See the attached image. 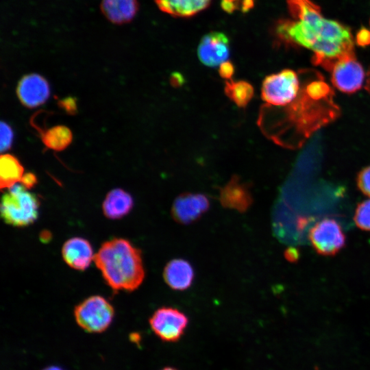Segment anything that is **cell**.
<instances>
[{"label":"cell","mask_w":370,"mask_h":370,"mask_svg":"<svg viewBox=\"0 0 370 370\" xmlns=\"http://www.w3.org/2000/svg\"><path fill=\"white\" fill-rule=\"evenodd\" d=\"M301 75L296 98L282 107L262 106L258 119L262 131L276 143L288 147L300 146L310 134L340 114L334 91L316 72Z\"/></svg>","instance_id":"1"},{"label":"cell","mask_w":370,"mask_h":370,"mask_svg":"<svg viewBox=\"0 0 370 370\" xmlns=\"http://www.w3.org/2000/svg\"><path fill=\"white\" fill-rule=\"evenodd\" d=\"M94 262L108 285L114 291H132L145 278L140 251L129 241L114 238L103 243Z\"/></svg>","instance_id":"2"},{"label":"cell","mask_w":370,"mask_h":370,"mask_svg":"<svg viewBox=\"0 0 370 370\" xmlns=\"http://www.w3.org/2000/svg\"><path fill=\"white\" fill-rule=\"evenodd\" d=\"M3 195L1 204V217L9 225L27 226L38 218L39 201L24 186L14 184Z\"/></svg>","instance_id":"3"},{"label":"cell","mask_w":370,"mask_h":370,"mask_svg":"<svg viewBox=\"0 0 370 370\" xmlns=\"http://www.w3.org/2000/svg\"><path fill=\"white\" fill-rule=\"evenodd\" d=\"M300 87V76L293 70L284 69L264 79L261 98L269 106H285L296 98Z\"/></svg>","instance_id":"4"},{"label":"cell","mask_w":370,"mask_h":370,"mask_svg":"<svg viewBox=\"0 0 370 370\" xmlns=\"http://www.w3.org/2000/svg\"><path fill=\"white\" fill-rule=\"evenodd\" d=\"M114 314L113 306L100 295L88 297L74 310V317L78 325L90 333L105 331L111 324Z\"/></svg>","instance_id":"5"},{"label":"cell","mask_w":370,"mask_h":370,"mask_svg":"<svg viewBox=\"0 0 370 370\" xmlns=\"http://www.w3.org/2000/svg\"><path fill=\"white\" fill-rule=\"evenodd\" d=\"M155 334L165 342H175L184 334L188 324L187 316L180 310L163 306L157 309L149 320Z\"/></svg>","instance_id":"6"},{"label":"cell","mask_w":370,"mask_h":370,"mask_svg":"<svg viewBox=\"0 0 370 370\" xmlns=\"http://www.w3.org/2000/svg\"><path fill=\"white\" fill-rule=\"evenodd\" d=\"M330 72L333 86L347 94H352L359 90L365 77V70L356 60L354 53L336 62Z\"/></svg>","instance_id":"7"},{"label":"cell","mask_w":370,"mask_h":370,"mask_svg":"<svg viewBox=\"0 0 370 370\" xmlns=\"http://www.w3.org/2000/svg\"><path fill=\"white\" fill-rule=\"evenodd\" d=\"M309 238L316 251L323 255L338 252L345 241L340 225L332 219H325L316 223L310 231Z\"/></svg>","instance_id":"8"},{"label":"cell","mask_w":370,"mask_h":370,"mask_svg":"<svg viewBox=\"0 0 370 370\" xmlns=\"http://www.w3.org/2000/svg\"><path fill=\"white\" fill-rule=\"evenodd\" d=\"M210 208V200L202 193H184L177 196L171 206L173 219L178 223L188 225L197 221Z\"/></svg>","instance_id":"9"},{"label":"cell","mask_w":370,"mask_h":370,"mask_svg":"<svg viewBox=\"0 0 370 370\" xmlns=\"http://www.w3.org/2000/svg\"><path fill=\"white\" fill-rule=\"evenodd\" d=\"M199 60L206 66L215 67L227 61L230 42L225 34L213 32L203 36L197 48Z\"/></svg>","instance_id":"10"},{"label":"cell","mask_w":370,"mask_h":370,"mask_svg":"<svg viewBox=\"0 0 370 370\" xmlns=\"http://www.w3.org/2000/svg\"><path fill=\"white\" fill-rule=\"evenodd\" d=\"M16 93L23 105L32 108L45 103L49 97L50 88L45 77L36 73H30L19 81Z\"/></svg>","instance_id":"11"},{"label":"cell","mask_w":370,"mask_h":370,"mask_svg":"<svg viewBox=\"0 0 370 370\" xmlns=\"http://www.w3.org/2000/svg\"><path fill=\"white\" fill-rule=\"evenodd\" d=\"M219 200L224 208L239 212H246L253 201L249 186L241 182L238 175H233L230 180L220 188Z\"/></svg>","instance_id":"12"},{"label":"cell","mask_w":370,"mask_h":370,"mask_svg":"<svg viewBox=\"0 0 370 370\" xmlns=\"http://www.w3.org/2000/svg\"><path fill=\"white\" fill-rule=\"evenodd\" d=\"M95 255L90 243L81 237H73L67 240L62 248L64 262L76 270L87 269L94 260Z\"/></svg>","instance_id":"13"},{"label":"cell","mask_w":370,"mask_h":370,"mask_svg":"<svg viewBox=\"0 0 370 370\" xmlns=\"http://www.w3.org/2000/svg\"><path fill=\"white\" fill-rule=\"evenodd\" d=\"M165 283L173 290L185 291L193 284L195 271L186 260L175 258L165 265L163 271Z\"/></svg>","instance_id":"14"},{"label":"cell","mask_w":370,"mask_h":370,"mask_svg":"<svg viewBox=\"0 0 370 370\" xmlns=\"http://www.w3.org/2000/svg\"><path fill=\"white\" fill-rule=\"evenodd\" d=\"M100 9L105 17L114 24L131 21L138 9V0H101Z\"/></svg>","instance_id":"15"},{"label":"cell","mask_w":370,"mask_h":370,"mask_svg":"<svg viewBox=\"0 0 370 370\" xmlns=\"http://www.w3.org/2000/svg\"><path fill=\"white\" fill-rule=\"evenodd\" d=\"M132 196L121 188L110 191L102 205L104 215L110 219H118L128 214L133 207Z\"/></svg>","instance_id":"16"},{"label":"cell","mask_w":370,"mask_h":370,"mask_svg":"<svg viewBox=\"0 0 370 370\" xmlns=\"http://www.w3.org/2000/svg\"><path fill=\"white\" fill-rule=\"evenodd\" d=\"M159 9L175 16L188 17L204 10L211 0H154Z\"/></svg>","instance_id":"17"},{"label":"cell","mask_w":370,"mask_h":370,"mask_svg":"<svg viewBox=\"0 0 370 370\" xmlns=\"http://www.w3.org/2000/svg\"><path fill=\"white\" fill-rule=\"evenodd\" d=\"M23 167L12 155L2 154L0 158V185L1 188H9L21 182L23 176Z\"/></svg>","instance_id":"18"},{"label":"cell","mask_w":370,"mask_h":370,"mask_svg":"<svg viewBox=\"0 0 370 370\" xmlns=\"http://www.w3.org/2000/svg\"><path fill=\"white\" fill-rule=\"evenodd\" d=\"M225 95L238 108H245L254 95V88L245 80H226L224 86Z\"/></svg>","instance_id":"19"},{"label":"cell","mask_w":370,"mask_h":370,"mask_svg":"<svg viewBox=\"0 0 370 370\" xmlns=\"http://www.w3.org/2000/svg\"><path fill=\"white\" fill-rule=\"evenodd\" d=\"M72 138L71 131L64 125L54 126L42 134V140L45 146L55 151H62L66 148Z\"/></svg>","instance_id":"20"},{"label":"cell","mask_w":370,"mask_h":370,"mask_svg":"<svg viewBox=\"0 0 370 370\" xmlns=\"http://www.w3.org/2000/svg\"><path fill=\"white\" fill-rule=\"evenodd\" d=\"M354 220L360 229L370 231V199L365 200L358 205Z\"/></svg>","instance_id":"21"},{"label":"cell","mask_w":370,"mask_h":370,"mask_svg":"<svg viewBox=\"0 0 370 370\" xmlns=\"http://www.w3.org/2000/svg\"><path fill=\"white\" fill-rule=\"evenodd\" d=\"M356 181L360 191L370 197V165L358 173Z\"/></svg>","instance_id":"22"},{"label":"cell","mask_w":370,"mask_h":370,"mask_svg":"<svg viewBox=\"0 0 370 370\" xmlns=\"http://www.w3.org/2000/svg\"><path fill=\"white\" fill-rule=\"evenodd\" d=\"M13 139V132L9 125L1 123V151L3 152L10 148Z\"/></svg>","instance_id":"23"},{"label":"cell","mask_w":370,"mask_h":370,"mask_svg":"<svg viewBox=\"0 0 370 370\" xmlns=\"http://www.w3.org/2000/svg\"><path fill=\"white\" fill-rule=\"evenodd\" d=\"M356 42L360 47L369 45L370 31L365 27H361L356 33Z\"/></svg>","instance_id":"24"},{"label":"cell","mask_w":370,"mask_h":370,"mask_svg":"<svg viewBox=\"0 0 370 370\" xmlns=\"http://www.w3.org/2000/svg\"><path fill=\"white\" fill-rule=\"evenodd\" d=\"M234 73V66L231 62L225 61L219 66V75L226 80L232 79Z\"/></svg>","instance_id":"25"},{"label":"cell","mask_w":370,"mask_h":370,"mask_svg":"<svg viewBox=\"0 0 370 370\" xmlns=\"http://www.w3.org/2000/svg\"><path fill=\"white\" fill-rule=\"evenodd\" d=\"M59 104L67 112L73 114L75 112L77 106L75 100L73 98L69 97L63 100L60 101Z\"/></svg>","instance_id":"26"},{"label":"cell","mask_w":370,"mask_h":370,"mask_svg":"<svg viewBox=\"0 0 370 370\" xmlns=\"http://www.w3.org/2000/svg\"><path fill=\"white\" fill-rule=\"evenodd\" d=\"M36 182L37 178L36 175L32 173L24 174L21 180V184L27 189L32 188Z\"/></svg>","instance_id":"27"},{"label":"cell","mask_w":370,"mask_h":370,"mask_svg":"<svg viewBox=\"0 0 370 370\" xmlns=\"http://www.w3.org/2000/svg\"><path fill=\"white\" fill-rule=\"evenodd\" d=\"M221 6L227 12H232L236 9V0H223Z\"/></svg>","instance_id":"28"},{"label":"cell","mask_w":370,"mask_h":370,"mask_svg":"<svg viewBox=\"0 0 370 370\" xmlns=\"http://www.w3.org/2000/svg\"><path fill=\"white\" fill-rule=\"evenodd\" d=\"M171 83L173 86H180L184 83L183 77L180 74L174 73L171 76Z\"/></svg>","instance_id":"29"},{"label":"cell","mask_w":370,"mask_h":370,"mask_svg":"<svg viewBox=\"0 0 370 370\" xmlns=\"http://www.w3.org/2000/svg\"><path fill=\"white\" fill-rule=\"evenodd\" d=\"M367 81L365 84V88L368 91V92L370 94V69L367 74Z\"/></svg>","instance_id":"30"},{"label":"cell","mask_w":370,"mask_h":370,"mask_svg":"<svg viewBox=\"0 0 370 370\" xmlns=\"http://www.w3.org/2000/svg\"><path fill=\"white\" fill-rule=\"evenodd\" d=\"M42 370H62V369L58 367L53 366V367H47Z\"/></svg>","instance_id":"31"},{"label":"cell","mask_w":370,"mask_h":370,"mask_svg":"<svg viewBox=\"0 0 370 370\" xmlns=\"http://www.w3.org/2000/svg\"><path fill=\"white\" fill-rule=\"evenodd\" d=\"M160 370H177V369L171 367H166Z\"/></svg>","instance_id":"32"}]
</instances>
